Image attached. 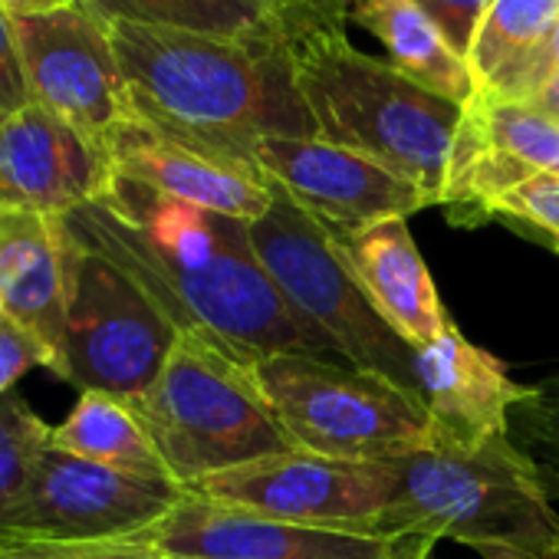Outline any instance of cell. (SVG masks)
I'll use <instances>...</instances> for the list:
<instances>
[{"instance_id": "1", "label": "cell", "mask_w": 559, "mask_h": 559, "mask_svg": "<svg viewBox=\"0 0 559 559\" xmlns=\"http://www.w3.org/2000/svg\"><path fill=\"white\" fill-rule=\"evenodd\" d=\"M63 221L73 237L119 263L181 333L207 336L250 362L273 353L343 362L287 307L250 243L247 221L191 207L119 175L106 198Z\"/></svg>"}, {"instance_id": "2", "label": "cell", "mask_w": 559, "mask_h": 559, "mask_svg": "<svg viewBox=\"0 0 559 559\" xmlns=\"http://www.w3.org/2000/svg\"><path fill=\"white\" fill-rule=\"evenodd\" d=\"M109 34L132 119L171 142L253 165L263 139H320L276 27L211 37L109 21Z\"/></svg>"}, {"instance_id": "3", "label": "cell", "mask_w": 559, "mask_h": 559, "mask_svg": "<svg viewBox=\"0 0 559 559\" xmlns=\"http://www.w3.org/2000/svg\"><path fill=\"white\" fill-rule=\"evenodd\" d=\"M343 17L330 0L276 4V31L320 139L389 165L441 204L464 106L418 86L395 63L356 50Z\"/></svg>"}, {"instance_id": "4", "label": "cell", "mask_w": 559, "mask_h": 559, "mask_svg": "<svg viewBox=\"0 0 559 559\" xmlns=\"http://www.w3.org/2000/svg\"><path fill=\"white\" fill-rule=\"evenodd\" d=\"M395 500L385 510V536L457 539L493 556L556 559L559 513L526 454L507 438L480 448L428 444L389 461Z\"/></svg>"}, {"instance_id": "5", "label": "cell", "mask_w": 559, "mask_h": 559, "mask_svg": "<svg viewBox=\"0 0 559 559\" xmlns=\"http://www.w3.org/2000/svg\"><path fill=\"white\" fill-rule=\"evenodd\" d=\"M132 405L178 487L294 451L250 359L198 333H181L158 379Z\"/></svg>"}, {"instance_id": "6", "label": "cell", "mask_w": 559, "mask_h": 559, "mask_svg": "<svg viewBox=\"0 0 559 559\" xmlns=\"http://www.w3.org/2000/svg\"><path fill=\"white\" fill-rule=\"evenodd\" d=\"M270 191V211L250 224V243L287 307L317 330L346 366L376 372L418 399L415 349L359 290L326 224L273 181Z\"/></svg>"}, {"instance_id": "7", "label": "cell", "mask_w": 559, "mask_h": 559, "mask_svg": "<svg viewBox=\"0 0 559 559\" xmlns=\"http://www.w3.org/2000/svg\"><path fill=\"white\" fill-rule=\"evenodd\" d=\"M250 369L297 451L395 461L431 444L421 402L376 372L304 353L260 356Z\"/></svg>"}, {"instance_id": "8", "label": "cell", "mask_w": 559, "mask_h": 559, "mask_svg": "<svg viewBox=\"0 0 559 559\" xmlns=\"http://www.w3.org/2000/svg\"><path fill=\"white\" fill-rule=\"evenodd\" d=\"M178 340L181 330L119 263L73 237L70 300L50 372L80 392L132 402L158 379Z\"/></svg>"}, {"instance_id": "9", "label": "cell", "mask_w": 559, "mask_h": 559, "mask_svg": "<svg viewBox=\"0 0 559 559\" xmlns=\"http://www.w3.org/2000/svg\"><path fill=\"white\" fill-rule=\"evenodd\" d=\"M185 490L280 523L379 533L395 500V471L389 461H340L294 448L201 477Z\"/></svg>"}, {"instance_id": "10", "label": "cell", "mask_w": 559, "mask_h": 559, "mask_svg": "<svg viewBox=\"0 0 559 559\" xmlns=\"http://www.w3.org/2000/svg\"><path fill=\"white\" fill-rule=\"evenodd\" d=\"M31 99L109 148L132 122L129 90L112 47L109 21L86 0L14 14Z\"/></svg>"}, {"instance_id": "11", "label": "cell", "mask_w": 559, "mask_h": 559, "mask_svg": "<svg viewBox=\"0 0 559 559\" xmlns=\"http://www.w3.org/2000/svg\"><path fill=\"white\" fill-rule=\"evenodd\" d=\"M181 497L185 487L171 480L135 477L47 444L24 503L0 536L53 543L129 539L155 526Z\"/></svg>"}, {"instance_id": "12", "label": "cell", "mask_w": 559, "mask_h": 559, "mask_svg": "<svg viewBox=\"0 0 559 559\" xmlns=\"http://www.w3.org/2000/svg\"><path fill=\"white\" fill-rule=\"evenodd\" d=\"M175 559H425L431 543L385 533L317 530L257 516L185 490L148 530L129 536Z\"/></svg>"}, {"instance_id": "13", "label": "cell", "mask_w": 559, "mask_h": 559, "mask_svg": "<svg viewBox=\"0 0 559 559\" xmlns=\"http://www.w3.org/2000/svg\"><path fill=\"white\" fill-rule=\"evenodd\" d=\"M253 165L330 230L408 217L431 204L405 175L326 139H263L253 148Z\"/></svg>"}, {"instance_id": "14", "label": "cell", "mask_w": 559, "mask_h": 559, "mask_svg": "<svg viewBox=\"0 0 559 559\" xmlns=\"http://www.w3.org/2000/svg\"><path fill=\"white\" fill-rule=\"evenodd\" d=\"M112 181L109 148L63 116L31 103L0 122V207L67 217L106 198Z\"/></svg>"}, {"instance_id": "15", "label": "cell", "mask_w": 559, "mask_h": 559, "mask_svg": "<svg viewBox=\"0 0 559 559\" xmlns=\"http://www.w3.org/2000/svg\"><path fill=\"white\" fill-rule=\"evenodd\" d=\"M418 402L431 425V444L480 448L510 431V412L526 395L507 366L474 346L454 323L415 353Z\"/></svg>"}, {"instance_id": "16", "label": "cell", "mask_w": 559, "mask_h": 559, "mask_svg": "<svg viewBox=\"0 0 559 559\" xmlns=\"http://www.w3.org/2000/svg\"><path fill=\"white\" fill-rule=\"evenodd\" d=\"M112 168L119 178L139 181L165 198L253 224L270 211V181L240 162H227L191 145L171 142L139 119L126 122L109 142Z\"/></svg>"}, {"instance_id": "17", "label": "cell", "mask_w": 559, "mask_h": 559, "mask_svg": "<svg viewBox=\"0 0 559 559\" xmlns=\"http://www.w3.org/2000/svg\"><path fill=\"white\" fill-rule=\"evenodd\" d=\"M330 230V227H326ZM333 243L376 313L418 353L448 330V313L418 253L408 217H385L356 230H330Z\"/></svg>"}, {"instance_id": "18", "label": "cell", "mask_w": 559, "mask_h": 559, "mask_svg": "<svg viewBox=\"0 0 559 559\" xmlns=\"http://www.w3.org/2000/svg\"><path fill=\"white\" fill-rule=\"evenodd\" d=\"M73 273L63 217L0 207V313L31 333L53 362Z\"/></svg>"}, {"instance_id": "19", "label": "cell", "mask_w": 559, "mask_h": 559, "mask_svg": "<svg viewBox=\"0 0 559 559\" xmlns=\"http://www.w3.org/2000/svg\"><path fill=\"white\" fill-rule=\"evenodd\" d=\"M559 27V0H493L467 53L477 96L526 103Z\"/></svg>"}, {"instance_id": "20", "label": "cell", "mask_w": 559, "mask_h": 559, "mask_svg": "<svg viewBox=\"0 0 559 559\" xmlns=\"http://www.w3.org/2000/svg\"><path fill=\"white\" fill-rule=\"evenodd\" d=\"M343 14L379 37L392 63L418 86L467 106L477 96L467 60H461L415 0H346Z\"/></svg>"}, {"instance_id": "21", "label": "cell", "mask_w": 559, "mask_h": 559, "mask_svg": "<svg viewBox=\"0 0 559 559\" xmlns=\"http://www.w3.org/2000/svg\"><path fill=\"white\" fill-rule=\"evenodd\" d=\"M50 444L57 451L76 454V457H86V461L135 474V477L171 480L135 405L119 395L80 392L73 412L60 425L50 428Z\"/></svg>"}, {"instance_id": "22", "label": "cell", "mask_w": 559, "mask_h": 559, "mask_svg": "<svg viewBox=\"0 0 559 559\" xmlns=\"http://www.w3.org/2000/svg\"><path fill=\"white\" fill-rule=\"evenodd\" d=\"M86 4L106 21L211 37H253L276 27L273 0H86Z\"/></svg>"}, {"instance_id": "23", "label": "cell", "mask_w": 559, "mask_h": 559, "mask_svg": "<svg viewBox=\"0 0 559 559\" xmlns=\"http://www.w3.org/2000/svg\"><path fill=\"white\" fill-rule=\"evenodd\" d=\"M50 428L17 392L0 395V533L27 497Z\"/></svg>"}, {"instance_id": "24", "label": "cell", "mask_w": 559, "mask_h": 559, "mask_svg": "<svg viewBox=\"0 0 559 559\" xmlns=\"http://www.w3.org/2000/svg\"><path fill=\"white\" fill-rule=\"evenodd\" d=\"M471 106L477 109L484 132L493 148L520 158L536 175L559 178V122L543 116L523 103H503L490 96H474Z\"/></svg>"}, {"instance_id": "25", "label": "cell", "mask_w": 559, "mask_h": 559, "mask_svg": "<svg viewBox=\"0 0 559 559\" xmlns=\"http://www.w3.org/2000/svg\"><path fill=\"white\" fill-rule=\"evenodd\" d=\"M507 438L526 454L546 497H559V376L526 389L510 412Z\"/></svg>"}, {"instance_id": "26", "label": "cell", "mask_w": 559, "mask_h": 559, "mask_svg": "<svg viewBox=\"0 0 559 559\" xmlns=\"http://www.w3.org/2000/svg\"><path fill=\"white\" fill-rule=\"evenodd\" d=\"M0 549L14 559H171L148 546L129 539H103V543H53V539H17L0 536Z\"/></svg>"}, {"instance_id": "27", "label": "cell", "mask_w": 559, "mask_h": 559, "mask_svg": "<svg viewBox=\"0 0 559 559\" xmlns=\"http://www.w3.org/2000/svg\"><path fill=\"white\" fill-rule=\"evenodd\" d=\"M490 214H503V217H513V221H526L543 237H556L559 240V178L536 175V178L523 181L520 188L507 191L490 207Z\"/></svg>"}, {"instance_id": "28", "label": "cell", "mask_w": 559, "mask_h": 559, "mask_svg": "<svg viewBox=\"0 0 559 559\" xmlns=\"http://www.w3.org/2000/svg\"><path fill=\"white\" fill-rule=\"evenodd\" d=\"M415 4L431 17V24L441 31V37L451 44V50L461 60H467L477 27L487 17L493 0H415Z\"/></svg>"}, {"instance_id": "29", "label": "cell", "mask_w": 559, "mask_h": 559, "mask_svg": "<svg viewBox=\"0 0 559 559\" xmlns=\"http://www.w3.org/2000/svg\"><path fill=\"white\" fill-rule=\"evenodd\" d=\"M31 103L34 99H31V86H27V73H24L14 14L0 4V122L21 112Z\"/></svg>"}, {"instance_id": "30", "label": "cell", "mask_w": 559, "mask_h": 559, "mask_svg": "<svg viewBox=\"0 0 559 559\" xmlns=\"http://www.w3.org/2000/svg\"><path fill=\"white\" fill-rule=\"evenodd\" d=\"M37 366L50 369V353L14 320L0 313V395L14 392V385Z\"/></svg>"}, {"instance_id": "31", "label": "cell", "mask_w": 559, "mask_h": 559, "mask_svg": "<svg viewBox=\"0 0 559 559\" xmlns=\"http://www.w3.org/2000/svg\"><path fill=\"white\" fill-rule=\"evenodd\" d=\"M523 106H533L543 116L559 122V27L552 34L549 47H546L543 73H539V80H536V86H533V93H530V99Z\"/></svg>"}, {"instance_id": "32", "label": "cell", "mask_w": 559, "mask_h": 559, "mask_svg": "<svg viewBox=\"0 0 559 559\" xmlns=\"http://www.w3.org/2000/svg\"><path fill=\"white\" fill-rule=\"evenodd\" d=\"M11 14H27V11H50V8H63L73 4V0H0Z\"/></svg>"}, {"instance_id": "33", "label": "cell", "mask_w": 559, "mask_h": 559, "mask_svg": "<svg viewBox=\"0 0 559 559\" xmlns=\"http://www.w3.org/2000/svg\"><path fill=\"white\" fill-rule=\"evenodd\" d=\"M546 240H549V247H552V250L559 253V240H556V237H546Z\"/></svg>"}, {"instance_id": "34", "label": "cell", "mask_w": 559, "mask_h": 559, "mask_svg": "<svg viewBox=\"0 0 559 559\" xmlns=\"http://www.w3.org/2000/svg\"><path fill=\"white\" fill-rule=\"evenodd\" d=\"M493 559H526V556H493Z\"/></svg>"}, {"instance_id": "35", "label": "cell", "mask_w": 559, "mask_h": 559, "mask_svg": "<svg viewBox=\"0 0 559 559\" xmlns=\"http://www.w3.org/2000/svg\"><path fill=\"white\" fill-rule=\"evenodd\" d=\"M0 559H14V556H8V552H4V549H0Z\"/></svg>"}, {"instance_id": "36", "label": "cell", "mask_w": 559, "mask_h": 559, "mask_svg": "<svg viewBox=\"0 0 559 559\" xmlns=\"http://www.w3.org/2000/svg\"><path fill=\"white\" fill-rule=\"evenodd\" d=\"M556 559H559V552H556Z\"/></svg>"}, {"instance_id": "37", "label": "cell", "mask_w": 559, "mask_h": 559, "mask_svg": "<svg viewBox=\"0 0 559 559\" xmlns=\"http://www.w3.org/2000/svg\"><path fill=\"white\" fill-rule=\"evenodd\" d=\"M276 4H280V0H276Z\"/></svg>"}, {"instance_id": "38", "label": "cell", "mask_w": 559, "mask_h": 559, "mask_svg": "<svg viewBox=\"0 0 559 559\" xmlns=\"http://www.w3.org/2000/svg\"><path fill=\"white\" fill-rule=\"evenodd\" d=\"M171 559H175V556H171Z\"/></svg>"}]
</instances>
